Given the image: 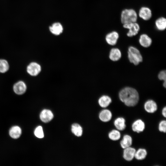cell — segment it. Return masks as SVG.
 I'll list each match as a JSON object with an SVG mask.
<instances>
[{
  "label": "cell",
  "instance_id": "24",
  "mask_svg": "<svg viewBox=\"0 0 166 166\" xmlns=\"http://www.w3.org/2000/svg\"><path fill=\"white\" fill-rule=\"evenodd\" d=\"M109 138L112 140L116 141L119 140L121 137V133L118 130L113 129L109 133Z\"/></svg>",
  "mask_w": 166,
  "mask_h": 166
},
{
  "label": "cell",
  "instance_id": "19",
  "mask_svg": "<svg viewBox=\"0 0 166 166\" xmlns=\"http://www.w3.org/2000/svg\"><path fill=\"white\" fill-rule=\"evenodd\" d=\"M98 103L102 107L106 108L108 107L112 102L111 98L107 95H103L98 100Z\"/></svg>",
  "mask_w": 166,
  "mask_h": 166
},
{
  "label": "cell",
  "instance_id": "27",
  "mask_svg": "<svg viewBox=\"0 0 166 166\" xmlns=\"http://www.w3.org/2000/svg\"><path fill=\"white\" fill-rule=\"evenodd\" d=\"M158 77L160 80H162L164 81L163 86L164 88H166V70H162L160 71L158 74Z\"/></svg>",
  "mask_w": 166,
  "mask_h": 166
},
{
  "label": "cell",
  "instance_id": "10",
  "mask_svg": "<svg viewBox=\"0 0 166 166\" xmlns=\"http://www.w3.org/2000/svg\"><path fill=\"white\" fill-rule=\"evenodd\" d=\"M40 117L42 121L47 123L50 121L53 118V115L50 110L45 109L41 112Z\"/></svg>",
  "mask_w": 166,
  "mask_h": 166
},
{
  "label": "cell",
  "instance_id": "6",
  "mask_svg": "<svg viewBox=\"0 0 166 166\" xmlns=\"http://www.w3.org/2000/svg\"><path fill=\"white\" fill-rule=\"evenodd\" d=\"M119 37L118 33L116 31H113L107 34L105 37V40L109 45H113L117 43Z\"/></svg>",
  "mask_w": 166,
  "mask_h": 166
},
{
  "label": "cell",
  "instance_id": "2",
  "mask_svg": "<svg viewBox=\"0 0 166 166\" xmlns=\"http://www.w3.org/2000/svg\"><path fill=\"white\" fill-rule=\"evenodd\" d=\"M137 19V14L136 11L133 9H125L121 12V23L123 24L136 22Z\"/></svg>",
  "mask_w": 166,
  "mask_h": 166
},
{
  "label": "cell",
  "instance_id": "28",
  "mask_svg": "<svg viewBox=\"0 0 166 166\" xmlns=\"http://www.w3.org/2000/svg\"><path fill=\"white\" fill-rule=\"evenodd\" d=\"M159 130L161 132H166V121L165 120H163L160 122L159 125Z\"/></svg>",
  "mask_w": 166,
  "mask_h": 166
},
{
  "label": "cell",
  "instance_id": "20",
  "mask_svg": "<svg viewBox=\"0 0 166 166\" xmlns=\"http://www.w3.org/2000/svg\"><path fill=\"white\" fill-rule=\"evenodd\" d=\"M156 28L160 31H163L166 28V19L163 17L158 18L155 21Z\"/></svg>",
  "mask_w": 166,
  "mask_h": 166
},
{
  "label": "cell",
  "instance_id": "5",
  "mask_svg": "<svg viewBox=\"0 0 166 166\" xmlns=\"http://www.w3.org/2000/svg\"><path fill=\"white\" fill-rule=\"evenodd\" d=\"M41 66L36 62H32L27 66V72L31 75L36 76L41 72Z\"/></svg>",
  "mask_w": 166,
  "mask_h": 166
},
{
  "label": "cell",
  "instance_id": "8",
  "mask_svg": "<svg viewBox=\"0 0 166 166\" xmlns=\"http://www.w3.org/2000/svg\"><path fill=\"white\" fill-rule=\"evenodd\" d=\"M136 149L130 147L124 148L123 152V158L127 161H131L134 157Z\"/></svg>",
  "mask_w": 166,
  "mask_h": 166
},
{
  "label": "cell",
  "instance_id": "26",
  "mask_svg": "<svg viewBox=\"0 0 166 166\" xmlns=\"http://www.w3.org/2000/svg\"><path fill=\"white\" fill-rule=\"evenodd\" d=\"M34 133L35 136L38 138H42L44 137L42 128L41 126L37 127L35 129Z\"/></svg>",
  "mask_w": 166,
  "mask_h": 166
},
{
  "label": "cell",
  "instance_id": "12",
  "mask_svg": "<svg viewBox=\"0 0 166 166\" xmlns=\"http://www.w3.org/2000/svg\"><path fill=\"white\" fill-rule=\"evenodd\" d=\"M26 87L25 84L22 81H19L14 85V92L18 94L21 95L24 93L26 90Z\"/></svg>",
  "mask_w": 166,
  "mask_h": 166
},
{
  "label": "cell",
  "instance_id": "17",
  "mask_svg": "<svg viewBox=\"0 0 166 166\" xmlns=\"http://www.w3.org/2000/svg\"><path fill=\"white\" fill-rule=\"evenodd\" d=\"M125 119L122 117H119L116 119L114 124L116 128L118 130L122 131L126 128Z\"/></svg>",
  "mask_w": 166,
  "mask_h": 166
},
{
  "label": "cell",
  "instance_id": "23",
  "mask_svg": "<svg viewBox=\"0 0 166 166\" xmlns=\"http://www.w3.org/2000/svg\"><path fill=\"white\" fill-rule=\"evenodd\" d=\"M72 132L76 136H81L82 133V129L78 124L75 123L73 124L71 127Z\"/></svg>",
  "mask_w": 166,
  "mask_h": 166
},
{
  "label": "cell",
  "instance_id": "11",
  "mask_svg": "<svg viewBox=\"0 0 166 166\" xmlns=\"http://www.w3.org/2000/svg\"><path fill=\"white\" fill-rule=\"evenodd\" d=\"M132 130L137 133L143 132L145 127L144 122L141 119H138L135 121L132 124Z\"/></svg>",
  "mask_w": 166,
  "mask_h": 166
},
{
  "label": "cell",
  "instance_id": "4",
  "mask_svg": "<svg viewBox=\"0 0 166 166\" xmlns=\"http://www.w3.org/2000/svg\"><path fill=\"white\" fill-rule=\"evenodd\" d=\"M123 26L124 28L129 30L127 33V35L129 37H132L136 35L140 29V26L136 22L123 24Z\"/></svg>",
  "mask_w": 166,
  "mask_h": 166
},
{
  "label": "cell",
  "instance_id": "29",
  "mask_svg": "<svg viewBox=\"0 0 166 166\" xmlns=\"http://www.w3.org/2000/svg\"><path fill=\"white\" fill-rule=\"evenodd\" d=\"M162 114L163 116L165 117H166V107H164L162 110Z\"/></svg>",
  "mask_w": 166,
  "mask_h": 166
},
{
  "label": "cell",
  "instance_id": "1",
  "mask_svg": "<svg viewBox=\"0 0 166 166\" xmlns=\"http://www.w3.org/2000/svg\"><path fill=\"white\" fill-rule=\"evenodd\" d=\"M120 100L128 106L136 105L139 100V94L135 89L126 87L121 90L119 93Z\"/></svg>",
  "mask_w": 166,
  "mask_h": 166
},
{
  "label": "cell",
  "instance_id": "22",
  "mask_svg": "<svg viewBox=\"0 0 166 166\" xmlns=\"http://www.w3.org/2000/svg\"><path fill=\"white\" fill-rule=\"evenodd\" d=\"M147 152L144 148H139L135 153L134 157L138 160H142L144 159L147 155Z\"/></svg>",
  "mask_w": 166,
  "mask_h": 166
},
{
  "label": "cell",
  "instance_id": "7",
  "mask_svg": "<svg viewBox=\"0 0 166 166\" xmlns=\"http://www.w3.org/2000/svg\"><path fill=\"white\" fill-rule=\"evenodd\" d=\"M139 15L140 18L144 20H149L152 16L151 10L148 7H142L139 10Z\"/></svg>",
  "mask_w": 166,
  "mask_h": 166
},
{
  "label": "cell",
  "instance_id": "9",
  "mask_svg": "<svg viewBox=\"0 0 166 166\" xmlns=\"http://www.w3.org/2000/svg\"><path fill=\"white\" fill-rule=\"evenodd\" d=\"M144 109L145 111L149 113H153L156 111L157 106L154 101L150 100L146 101L144 104Z\"/></svg>",
  "mask_w": 166,
  "mask_h": 166
},
{
  "label": "cell",
  "instance_id": "25",
  "mask_svg": "<svg viewBox=\"0 0 166 166\" xmlns=\"http://www.w3.org/2000/svg\"><path fill=\"white\" fill-rule=\"evenodd\" d=\"M9 65L7 61L5 60H0V72L5 73L8 69Z\"/></svg>",
  "mask_w": 166,
  "mask_h": 166
},
{
  "label": "cell",
  "instance_id": "18",
  "mask_svg": "<svg viewBox=\"0 0 166 166\" xmlns=\"http://www.w3.org/2000/svg\"><path fill=\"white\" fill-rule=\"evenodd\" d=\"M132 144V139L131 137L128 135H125L121 141L120 145L121 147L124 149L130 147Z\"/></svg>",
  "mask_w": 166,
  "mask_h": 166
},
{
  "label": "cell",
  "instance_id": "13",
  "mask_svg": "<svg viewBox=\"0 0 166 166\" xmlns=\"http://www.w3.org/2000/svg\"><path fill=\"white\" fill-rule=\"evenodd\" d=\"M139 42L140 45L144 47H148L151 44L152 39L147 34H143L140 35Z\"/></svg>",
  "mask_w": 166,
  "mask_h": 166
},
{
  "label": "cell",
  "instance_id": "3",
  "mask_svg": "<svg viewBox=\"0 0 166 166\" xmlns=\"http://www.w3.org/2000/svg\"><path fill=\"white\" fill-rule=\"evenodd\" d=\"M128 53L129 61L134 65H137L142 61V56L139 51L135 47L133 46L129 47Z\"/></svg>",
  "mask_w": 166,
  "mask_h": 166
},
{
  "label": "cell",
  "instance_id": "21",
  "mask_svg": "<svg viewBox=\"0 0 166 166\" xmlns=\"http://www.w3.org/2000/svg\"><path fill=\"white\" fill-rule=\"evenodd\" d=\"M21 129L18 126H15L12 127L10 130L9 135L12 138L17 139L21 136Z\"/></svg>",
  "mask_w": 166,
  "mask_h": 166
},
{
  "label": "cell",
  "instance_id": "16",
  "mask_svg": "<svg viewBox=\"0 0 166 166\" xmlns=\"http://www.w3.org/2000/svg\"><path fill=\"white\" fill-rule=\"evenodd\" d=\"M121 54L120 50L118 48H113L111 50L109 55L110 59L113 61H116L121 58Z\"/></svg>",
  "mask_w": 166,
  "mask_h": 166
},
{
  "label": "cell",
  "instance_id": "15",
  "mask_svg": "<svg viewBox=\"0 0 166 166\" xmlns=\"http://www.w3.org/2000/svg\"><path fill=\"white\" fill-rule=\"evenodd\" d=\"M112 116L111 112L107 109H104L101 112L99 115V118L100 120L104 122L109 121L111 119Z\"/></svg>",
  "mask_w": 166,
  "mask_h": 166
},
{
  "label": "cell",
  "instance_id": "14",
  "mask_svg": "<svg viewBox=\"0 0 166 166\" xmlns=\"http://www.w3.org/2000/svg\"><path fill=\"white\" fill-rule=\"evenodd\" d=\"M49 29L51 32L53 34L58 35L63 32V28L62 25L59 22L53 23L50 26Z\"/></svg>",
  "mask_w": 166,
  "mask_h": 166
}]
</instances>
